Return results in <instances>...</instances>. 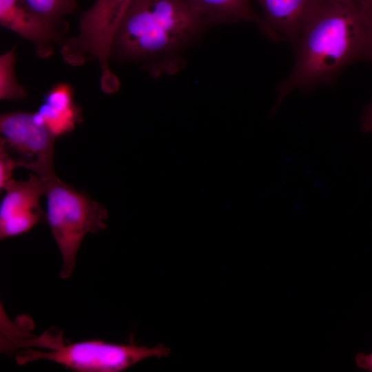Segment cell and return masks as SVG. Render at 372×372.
Returning a JSON list of instances; mask_svg holds the SVG:
<instances>
[{
    "mask_svg": "<svg viewBox=\"0 0 372 372\" xmlns=\"http://www.w3.org/2000/svg\"><path fill=\"white\" fill-rule=\"evenodd\" d=\"M291 73L277 87L273 114L295 90L307 92L335 83L350 65L371 61L358 0H325L305 25L294 45Z\"/></svg>",
    "mask_w": 372,
    "mask_h": 372,
    "instance_id": "1",
    "label": "cell"
},
{
    "mask_svg": "<svg viewBox=\"0 0 372 372\" xmlns=\"http://www.w3.org/2000/svg\"><path fill=\"white\" fill-rule=\"evenodd\" d=\"M205 28L183 0H134L116 30L110 59L135 62L156 76L174 73L180 54Z\"/></svg>",
    "mask_w": 372,
    "mask_h": 372,
    "instance_id": "2",
    "label": "cell"
},
{
    "mask_svg": "<svg viewBox=\"0 0 372 372\" xmlns=\"http://www.w3.org/2000/svg\"><path fill=\"white\" fill-rule=\"evenodd\" d=\"M11 331L3 337L9 339L12 349L23 348L16 351L19 364L45 360L79 372H119L150 358L167 357L170 353L163 345L150 347L98 340L66 342L54 328L36 337L17 329Z\"/></svg>",
    "mask_w": 372,
    "mask_h": 372,
    "instance_id": "3",
    "label": "cell"
},
{
    "mask_svg": "<svg viewBox=\"0 0 372 372\" xmlns=\"http://www.w3.org/2000/svg\"><path fill=\"white\" fill-rule=\"evenodd\" d=\"M42 179L45 185L46 220L61 256L59 276L67 279L74 270L83 238L105 229L108 214L101 203L62 182L56 174Z\"/></svg>",
    "mask_w": 372,
    "mask_h": 372,
    "instance_id": "4",
    "label": "cell"
},
{
    "mask_svg": "<svg viewBox=\"0 0 372 372\" xmlns=\"http://www.w3.org/2000/svg\"><path fill=\"white\" fill-rule=\"evenodd\" d=\"M134 0H96L81 17L76 36L61 45L63 61L73 66L96 60L100 68V87L113 94L120 83L110 67L112 41L120 22Z\"/></svg>",
    "mask_w": 372,
    "mask_h": 372,
    "instance_id": "5",
    "label": "cell"
},
{
    "mask_svg": "<svg viewBox=\"0 0 372 372\" xmlns=\"http://www.w3.org/2000/svg\"><path fill=\"white\" fill-rule=\"evenodd\" d=\"M0 148L17 167L33 172L41 178L55 175L53 154L56 136L37 112H12L0 117Z\"/></svg>",
    "mask_w": 372,
    "mask_h": 372,
    "instance_id": "6",
    "label": "cell"
},
{
    "mask_svg": "<svg viewBox=\"0 0 372 372\" xmlns=\"http://www.w3.org/2000/svg\"><path fill=\"white\" fill-rule=\"evenodd\" d=\"M0 203V238L4 240L29 231L44 215L39 198L45 194L44 180L30 174L27 180L11 178L6 185Z\"/></svg>",
    "mask_w": 372,
    "mask_h": 372,
    "instance_id": "7",
    "label": "cell"
},
{
    "mask_svg": "<svg viewBox=\"0 0 372 372\" xmlns=\"http://www.w3.org/2000/svg\"><path fill=\"white\" fill-rule=\"evenodd\" d=\"M0 23L22 38L32 42L38 56L47 58L54 45L61 44L65 22H54L34 11L23 0H0Z\"/></svg>",
    "mask_w": 372,
    "mask_h": 372,
    "instance_id": "8",
    "label": "cell"
},
{
    "mask_svg": "<svg viewBox=\"0 0 372 372\" xmlns=\"http://www.w3.org/2000/svg\"><path fill=\"white\" fill-rule=\"evenodd\" d=\"M262 17L260 30L276 41L296 44L300 32L325 0H256Z\"/></svg>",
    "mask_w": 372,
    "mask_h": 372,
    "instance_id": "9",
    "label": "cell"
},
{
    "mask_svg": "<svg viewBox=\"0 0 372 372\" xmlns=\"http://www.w3.org/2000/svg\"><path fill=\"white\" fill-rule=\"evenodd\" d=\"M72 87L68 83L54 85L44 95L36 112L56 138L72 132L82 121V112L74 101Z\"/></svg>",
    "mask_w": 372,
    "mask_h": 372,
    "instance_id": "10",
    "label": "cell"
},
{
    "mask_svg": "<svg viewBox=\"0 0 372 372\" xmlns=\"http://www.w3.org/2000/svg\"><path fill=\"white\" fill-rule=\"evenodd\" d=\"M207 28L238 21L255 23L260 28L261 19L254 12L250 0H183Z\"/></svg>",
    "mask_w": 372,
    "mask_h": 372,
    "instance_id": "11",
    "label": "cell"
},
{
    "mask_svg": "<svg viewBox=\"0 0 372 372\" xmlns=\"http://www.w3.org/2000/svg\"><path fill=\"white\" fill-rule=\"evenodd\" d=\"M15 48L0 57V99L14 100L26 96V91L19 85L14 74Z\"/></svg>",
    "mask_w": 372,
    "mask_h": 372,
    "instance_id": "12",
    "label": "cell"
},
{
    "mask_svg": "<svg viewBox=\"0 0 372 372\" xmlns=\"http://www.w3.org/2000/svg\"><path fill=\"white\" fill-rule=\"evenodd\" d=\"M34 11L52 21L64 22L63 17L74 12L75 0H23Z\"/></svg>",
    "mask_w": 372,
    "mask_h": 372,
    "instance_id": "13",
    "label": "cell"
},
{
    "mask_svg": "<svg viewBox=\"0 0 372 372\" xmlns=\"http://www.w3.org/2000/svg\"><path fill=\"white\" fill-rule=\"evenodd\" d=\"M17 167L14 161L0 148V189L2 191L11 179L12 172Z\"/></svg>",
    "mask_w": 372,
    "mask_h": 372,
    "instance_id": "14",
    "label": "cell"
},
{
    "mask_svg": "<svg viewBox=\"0 0 372 372\" xmlns=\"http://www.w3.org/2000/svg\"><path fill=\"white\" fill-rule=\"evenodd\" d=\"M361 15L366 31L372 63V0H358Z\"/></svg>",
    "mask_w": 372,
    "mask_h": 372,
    "instance_id": "15",
    "label": "cell"
},
{
    "mask_svg": "<svg viewBox=\"0 0 372 372\" xmlns=\"http://www.w3.org/2000/svg\"><path fill=\"white\" fill-rule=\"evenodd\" d=\"M355 361L359 369L372 372V352L369 354L364 353L356 354Z\"/></svg>",
    "mask_w": 372,
    "mask_h": 372,
    "instance_id": "16",
    "label": "cell"
},
{
    "mask_svg": "<svg viewBox=\"0 0 372 372\" xmlns=\"http://www.w3.org/2000/svg\"><path fill=\"white\" fill-rule=\"evenodd\" d=\"M362 127L363 132L372 134V100L363 113Z\"/></svg>",
    "mask_w": 372,
    "mask_h": 372,
    "instance_id": "17",
    "label": "cell"
}]
</instances>
